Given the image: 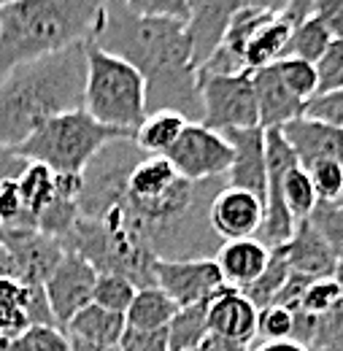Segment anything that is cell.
<instances>
[{
	"instance_id": "obj_1",
	"label": "cell",
	"mask_w": 343,
	"mask_h": 351,
	"mask_svg": "<svg viewBox=\"0 0 343 351\" xmlns=\"http://www.w3.org/2000/svg\"><path fill=\"white\" fill-rule=\"evenodd\" d=\"M224 186L187 181L168 157L143 154L132 138L106 143L82 173L79 211L92 217L117 206L157 260L214 257L222 241L211 232L209 206Z\"/></svg>"
},
{
	"instance_id": "obj_2",
	"label": "cell",
	"mask_w": 343,
	"mask_h": 351,
	"mask_svg": "<svg viewBox=\"0 0 343 351\" xmlns=\"http://www.w3.org/2000/svg\"><path fill=\"white\" fill-rule=\"evenodd\" d=\"M89 44L122 57L143 76L149 114L176 111L189 122L203 119L187 22L138 16L125 3H106L100 30Z\"/></svg>"
},
{
	"instance_id": "obj_3",
	"label": "cell",
	"mask_w": 343,
	"mask_h": 351,
	"mask_svg": "<svg viewBox=\"0 0 343 351\" xmlns=\"http://www.w3.org/2000/svg\"><path fill=\"white\" fill-rule=\"evenodd\" d=\"M86 44L14 68L0 82V152L27 141L43 122L82 111Z\"/></svg>"
},
{
	"instance_id": "obj_4",
	"label": "cell",
	"mask_w": 343,
	"mask_h": 351,
	"mask_svg": "<svg viewBox=\"0 0 343 351\" xmlns=\"http://www.w3.org/2000/svg\"><path fill=\"white\" fill-rule=\"evenodd\" d=\"M106 3L97 0H11L0 3V82L19 65L89 44Z\"/></svg>"
},
{
	"instance_id": "obj_5",
	"label": "cell",
	"mask_w": 343,
	"mask_h": 351,
	"mask_svg": "<svg viewBox=\"0 0 343 351\" xmlns=\"http://www.w3.org/2000/svg\"><path fill=\"white\" fill-rule=\"evenodd\" d=\"M84 111L97 125L132 138L149 117L143 76L122 57L86 44Z\"/></svg>"
},
{
	"instance_id": "obj_6",
	"label": "cell",
	"mask_w": 343,
	"mask_h": 351,
	"mask_svg": "<svg viewBox=\"0 0 343 351\" xmlns=\"http://www.w3.org/2000/svg\"><path fill=\"white\" fill-rule=\"evenodd\" d=\"M122 138L130 135L97 125L82 108L43 122L27 141L8 149L5 154L22 162H41L60 176H82L106 143Z\"/></svg>"
},
{
	"instance_id": "obj_7",
	"label": "cell",
	"mask_w": 343,
	"mask_h": 351,
	"mask_svg": "<svg viewBox=\"0 0 343 351\" xmlns=\"http://www.w3.org/2000/svg\"><path fill=\"white\" fill-rule=\"evenodd\" d=\"M198 87L203 106V128L214 132L259 128L252 71L230 76H198Z\"/></svg>"
},
{
	"instance_id": "obj_8",
	"label": "cell",
	"mask_w": 343,
	"mask_h": 351,
	"mask_svg": "<svg viewBox=\"0 0 343 351\" xmlns=\"http://www.w3.org/2000/svg\"><path fill=\"white\" fill-rule=\"evenodd\" d=\"M165 157L187 181L203 184L230 173L233 146L222 132L209 130L200 122H189Z\"/></svg>"
},
{
	"instance_id": "obj_9",
	"label": "cell",
	"mask_w": 343,
	"mask_h": 351,
	"mask_svg": "<svg viewBox=\"0 0 343 351\" xmlns=\"http://www.w3.org/2000/svg\"><path fill=\"white\" fill-rule=\"evenodd\" d=\"M154 287H160L178 308L209 303L224 284L214 257L198 260H157Z\"/></svg>"
},
{
	"instance_id": "obj_10",
	"label": "cell",
	"mask_w": 343,
	"mask_h": 351,
	"mask_svg": "<svg viewBox=\"0 0 343 351\" xmlns=\"http://www.w3.org/2000/svg\"><path fill=\"white\" fill-rule=\"evenodd\" d=\"M95 284H97V270L84 257L65 252L62 263L54 267V273L43 284V292H46L57 327L65 330L68 322L92 303Z\"/></svg>"
},
{
	"instance_id": "obj_11",
	"label": "cell",
	"mask_w": 343,
	"mask_h": 351,
	"mask_svg": "<svg viewBox=\"0 0 343 351\" xmlns=\"http://www.w3.org/2000/svg\"><path fill=\"white\" fill-rule=\"evenodd\" d=\"M0 243L8 249L16 281L25 287H43L65 257L62 243L43 235L41 230H0Z\"/></svg>"
},
{
	"instance_id": "obj_12",
	"label": "cell",
	"mask_w": 343,
	"mask_h": 351,
	"mask_svg": "<svg viewBox=\"0 0 343 351\" xmlns=\"http://www.w3.org/2000/svg\"><path fill=\"white\" fill-rule=\"evenodd\" d=\"M265 219V203L257 195L235 189V186H222L214 195L209 206V224L211 232L222 243L227 241H246L255 238L262 230Z\"/></svg>"
},
{
	"instance_id": "obj_13",
	"label": "cell",
	"mask_w": 343,
	"mask_h": 351,
	"mask_svg": "<svg viewBox=\"0 0 343 351\" xmlns=\"http://www.w3.org/2000/svg\"><path fill=\"white\" fill-rule=\"evenodd\" d=\"M257 316L255 303L233 287H222L209 300V330L216 338L238 343L244 349H255L257 343Z\"/></svg>"
},
{
	"instance_id": "obj_14",
	"label": "cell",
	"mask_w": 343,
	"mask_h": 351,
	"mask_svg": "<svg viewBox=\"0 0 343 351\" xmlns=\"http://www.w3.org/2000/svg\"><path fill=\"white\" fill-rule=\"evenodd\" d=\"M233 146V165L224 176L227 186L244 189L257 195L265 203V186H268V160H265V130H230L222 132Z\"/></svg>"
},
{
	"instance_id": "obj_15",
	"label": "cell",
	"mask_w": 343,
	"mask_h": 351,
	"mask_svg": "<svg viewBox=\"0 0 343 351\" xmlns=\"http://www.w3.org/2000/svg\"><path fill=\"white\" fill-rule=\"evenodd\" d=\"M238 8H241V3H227V0H214V3L192 0L187 33H189V49H192V68L198 73L222 46L227 25Z\"/></svg>"
},
{
	"instance_id": "obj_16",
	"label": "cell",
	"mask_w": 343,
	"mask_h": 351,
	"mask_svg": "<svg viewBox=\"0 0 343 351\" xmlns=\"http://www.w3.org/2000/svg\"><path fill=\"white\" fill-rule=\"evenodd\" d=\"M284 141L295 152L300 168H311L316 162L333 160L343 165V130L316 122L311 117H300L281 128Z\"/></svg>"
},
{
	"instance_id": "obj_17",
	"label": "cell",
	"mask_w": 343,
	"mask_h": 351,
	"mask_svg": "<svg viewBox=\"0 0 343 351\" xmlns=\"http://www.w3.org/2000/svg\"><path fill=\"white\" fill-rule=\"evenodd\" d=\"M252 84H255V97H257L259 130H281L284 125L305 117L308 103H303L300 97H295L284 87L273 65L262 71H252Z\"/></svg>"
},
{
	"instance_id": "obj_18",
	"label": "cell",
	"mask_w": 343,
	"mask_h": 351,
	"mask_svg": "<svg viewBox=\"0 0 343 351\" xmlns=\"http://www.w3.org/2000/svg\"><path fill=\"white\" fill-rule=\"evenodd\" d=\"M270 260V249L265 243H259L257 238H246V241H227L219 246L214 254V263L219 265V273L224 278L227 287L233 289H246L265 273Z\"/></svg>"
},
{
	"instance_id": "obj_19",
	"label": "cell",
	"mask_w": 343,
	"mask_h": 351,
	"mask_svg": "<svg viewBox=\"0 0 343 351\" xmlns=\"http://www.w3.org/2000/svg\"><path fill=\"white\" fill-rule=\"evenodd\" d=\"M284 257H287V265L292 273L305 276L311 281L333 278L335 267H338V260L333 257V252L327 249V243L322 241V235L314 230V224L308 219L298 221L295 235L284 246Z\"/></svg>"
},
{
	"instance_id": "obj_20",
	"label": "cell",
	"mask_w": 343,
	"mask_h": 351,
	"mask_svg": "<svg viewBox=\"0 0 343 351\" xmlns=\"http://www.w3.org/2000/svg\"><path fill=\"white\" fill-rule=\"evenodd\" d=\"M125 327H128V322H125L122 313H111V311H106V308L89 303L84 311H79V313L68 322L65 332H68L71 338L86 341V343L119 349V341H122V335H125Z\"/></svg>"
},
{
	"instance_id": "obj_21",
	"label": "cell",
	"mask_w": 343,
	"mask_h": 351,
	"mask_svg": "<svg viewBox=\"0 0 343 351\" xmlns=\"http://www.w3.org/2000/svg\"><path fill=\"white\" fill-rule=\"evenodd\" d=\"M16 186H19L27 227L38 230L41 214L57 197V173L51 168L41 165V162H27L16 176Z\"/></svg>"
},
{
	"instance_id": "obj_22",
	"label": "cell",
	"mask_w": 343,
	"mask_h": 351,
	"mask_svg": "<svg viewBox=\"0 0 343 351\" xmlns=\"http://www.w3.org/2000/svg\"><path fill=\"white\" fill-rule=\"evenodd\" d=\"M187 125H189V119H184L176 111H157V114H149L143 119V125L135 130L132 141L143 154L165 157Z\"/></svg>"
},
{
	"instance_id": "obj_23",
	"label": "cell",
	"mask_w": 343,
	"mask_h": 351,
	"mask_svg": "<svg viewBox=\"0 0 343 351\" xmlns=\"http://www.w3.org/2000/svg\"><path fill=\"white\" fill-rule=\"evenodd\" d=\"M176 313H178V306L160 287H143L135 292L132 306L125 313V322L135 330H165Z\"/></svg>"
},
{
	"instance_id": "obj_24",
	"label": "cell",
	"mask_w": 343,
	"mask_h": 351,
	"mask_svg": "<svg viewBox=\"0 0 343 351\" xmlns=\"http://www.w3.org/2000/svg\"><path fill=\"white\" fill-rule=\"evenodd\" d=\"M209 335H211V330H209V303L178 308V313L168 324V349L192 351L198 349Z\"/></svg>"
},
{
	"instance_id": "obj_25",
	"label": "cell",
	"mask_w": 343,
	"mask_h": 351,
	"mask_svg": "<svg viewBox=\"0 0 343 351\" xmlns=\"http://www.w3.org/2000/svg\"><path fill=\"white\" fill-rule=\"evenodd\" d=\"M27 327V287L16 278H0V338L11 343Z\"/></svg>"
},
{
	"instance_id": "obj_26",
	"label": "cell",
	"mask_w": 343,
	"mask_h": 351,
	"mask_svg": "<svg viewBox=\"0 0 343 351\" xmlns=\"http://www.w3.org/2000/svg\"><path fill=\"white\" fill-rule=\"evenodd\" d=\"M330 44H333L330 33H327V30H324V25L319 22V16H316V14H311L305 22H300V25L292 30L287 57L316 65V62L322 60V54L327 51V46Z\"/></svg>"
},
{
	"instance_id": "obj_27",
	"label": "cell",
	"mask_w": 343,
	"mask_h": 351,
	"mask_svg": "<svg viewBox=\"0 0 343 351\" xmlns=\"http://www.w3.org/2000/svg\"><path fill=\"white\" fill-rule=\"evenodd\" d=\"M289 273H292V270H289L287 257H284V246H281V249H273V252H270V260H268V267H265V273L259 276L252 287H246V289H244V295L255 303L257 311H262V308H268L273 300H276V295H279V292H281V287L287 284Z\"/></svg>"
},
{
	"instance_id": "obj_28",
	"label": "cell",
	"mask_w": 343,
	"mask_h": 351,
	"mask_svg": "<svg viewBox=\"0 0 343 351\" xmlns=\"http://www.w3.org/2000/svg\"><path fill=\"white\" fill-rule=\"evenodd\" d=\"M316 203H319V197L311 184V176L305 173L300 165L289 168L284 176V206L289 208L292 219L305 221L311 217V211L316 208Z\"/></svg>"
},
{
	"instance_id": "obj_29",
	"label": "cell",
	"mask_w": 343,
	"mask_h": 351,
	"mask_svg": "<svg viewBox=\"0 0 343 351\" xmlns=\"http://www.w3.org/2000/svg\"><path fill=\"white\" fill-rule=\"evenodd\" d=\"M138 287L125 278V276H114V273H103L97 276V284H95V292H92V303L111 313H128V308L132 306V298H135Z\"/></svg>"
},
{
	"instance_id": "obj_30",
	"label": "cell",
	"mask_w": 343,
	"mask_h": 351,
	"mask_svg": "<svg viewBox=\"0 0 343 351\" xmlns=\"http://www.w3.org/2000/svg\"><path fill=\"white\" fill-rule=\"evenodd\" d=\"M308 221L314 224V230L322 235V241L327 243V249L333 252V257L343 265V206L338 203H316V208L311 211Z\"/></svg>"
},
{
	"instance_id": "obj_31",
	"label": "cell",
	"mask_w": 343,
	"mask_h": 351,
	"mask_svg": "<svg viewBox=\"0 0 343 351\" xmlns=\"http://www.w3.org/2000/svg\"><path fill=\"white\" fill-rule=\"evenodd\" d=\"M273 68H276L279 79L284 82V87L289 89L295 97H300L303 103H308L311 97H316L319 82H316V68H314L311 62L284 57V60H279Z\"/></svg>"
},
{
	"instance_id": "obj_32",
	"label": "cell",
	"mask_w": 343,
	"mask_h": 351,
	"mask_svg": "<svg viewBox=\"0 0 343 351\" xmlns=\"http://www.w3.org/2000/svg\"><path fill=\"white\" fill-rule=\"evenodd\" d=\"M8 351H71V341L62 327L33 324L8 343Z\"/></svg>"
},
{
	"instance_id": "obj_33",
	"label": "cell",
	"mask_w": 343,
	"mask_h": 351,
	"mask_svg": "<svg viewBox=\"0 0 343 351\" xmlns=\"http://www.w3.org/2000/svg\"><path fill=\"white\" fill-rule=\"evenodd\" d=\"M343 346V300L316 316L308 351H333Z\"/></svg>"
},
{
	"instance_id": "obj_34",
	"label": "cell",
	"mask_w": 343,
	"mask_h": 351,
	"mask_svg": "<svg viewBox=\"0 0 343 351\" xmlns=\"http://www.w3.org/2000/svg\"><path fill=\"white\" fill-rule=\"evenodd\" d=\"M303 171L311 176V184H314L316 197H319L322 203H338L343 197V165L341 162L324 160V162H316V165L303 168Z\"/></svg>"
},
{
	"instance_id": "obj_35",
	"label": "cell",
	"mask_w": 343,
	"mask_h": 351,
	"mask_svg": "<svg viewBox=\"0 0 343 351\" xmlns=\"http://www.w3.org/2000/svg\"><path fill=\"white\" fill-rule=\"evenodd\" d=\"M292 338V311L281 306H268L257 316L259 343H281Z\"/></svg>"
},
{
	"instance_id": "obj_36",
	"label": "cell",
	"mask_w": 343,
	"mask_h": 351,
	"mask_svg": "<svg viewBox=\"0 0 343 351\" xmlns=\"http://www.w3.org/2000/svg\"><path fill=\"white\" fill-rule=\"evenodd\" d=\"M314 68H316V82H319L316 95H330V92L343 89V38L327 46V51Z\"/></svg>"
},
{
	"instance_id": "obj_37",
	"label": "cell",
	"mask_w": 343,
	"mask_h": 351,
	"mask_svg": "<svg viewBox=\"0 0 343 351\" xmlns=\"http://www.w3.org/2000/svg\"><path fill=\"white\" fill-rule=\"evenodd\" d=\"M125 5L138 16L176 19V22H189L192 14V0H128Z\"/></svg>"
},
{
	"instance_id": "obj_38",
	"label": "cell",
	"mask_w": 343,
	"mask_h": 351,
	"mask_svg": "<svg viewBox=\"0 0 343 351\" xmlns=\"http://www.w3.org/2000/svg\"><path fill=\"white\" fill-rule=\"evenodd\" d=\"M341 300L343 298H341L338 284H335V278H319V281H311V284H308V289H305V295H303L300 311L319 316V313L330 311V308L335 306V303H341Z\"/></svg>"
},
{
	"instance_id": "obj_39",
	"label": "cell",
	"mask_w": 343,
	"mask_h": 351,
	"mask_svg": "<svg viewBox=\"0 0 343 351\" xmlns=\"http://www.w3.org/2000/svg\"><path fill=\"white\" fill-rule=\"evenodd\" d=\"M305 117L343 130V89L330 92V95H316V97H311L308 106H305Z\"/></svg>"
},
{
	"instance_id": "obj_40",
	"label": "cell",
	"mask_w": 343,
	"mask_h": 351,
	"mask_svg": "<svg viewBox=\"0 0 343 351\" xmlns=\"http://www.w3.org/2000/svg\"><path fill=\"white\" fill-rule=\"evenodd\" d=\"M119 351H171L168 349V327L165 330H135L125 327Z\"/></svg>"
},
{
	"instance_id": "obj_41",
	"label": "cell",
	"mask_w": 343,
	"mask_h": 351,
	"mask_svg": "<svg viewBox=\"0 0 343 351\" xmlns=\"http://www.w3.org/2000/svg\"><path fill=\"white\" fill-rule=\"evenodd\" d=\"M314 14L319 16V22L324 25V30L330 33L333 41L343 38V0H316L314 3Z\"/></svg>"
},
{
	"instance_id": "obj_42",
	"label": "cell",
	"mask_w": 343,
	"mask_h": 351,
	"mask_svg": "<svg viewBox=\"0 0 343 351\" xmlns=\"http://www.w3.org/2000/svg\"><path fill=\"white\" fill-rule=\"evenodd\" d=\"M308 284H311V278L298 276V273H289L287 284L281 287V292L276 295V300H273L270 306H281V308H287V311H292V313H295V311H300L303 295H305Z\"/></svg>"
},
{
	"instance_id": "obj_43",
	"label": "cell",
	"mask_w": 343,
	"mask_h": 351,
	"mask_svg": "<svg viewBox=\"0 0 343 351\" xmlns=\"http://www.w3.org/2000/svg\"><path fill=\"white\" fill-rule=\"evenodd\" d=\"M192 351H249V349H244V346H238V343H230V341H224V338L209 335L198 349H192Z\"/></svg>"
},
{
	"instance_id": "obj_44",
	"label": "cell",
	"mask_w": 343,
	"mask_h": 351,
	"mask_svg": "<svg viewBox=\"0 0 343 351\" xmlns=\"http://www.w3.org/2000/svg\"><path fill=\"white\" fill-rule=\"evenodd\" d=\"M0 278H16V267H14V260L8 254V249L0 243Z\"/></svg>"
},
{
	"instance_id": "obj_45",
	"label": "cell",
	"mask_w": 343,
	"mask_h": 351,
	"mask_svg": "<svg viewBox=\"0 0 343 351\" xmlns=\"http://www.w3.org/2000/svg\"><path fill=\"white\" fill-rule=\"evenodd\" d=\"M252 351H308V349L298 346L295 341H281V343H257Z\"/></svg>"
},
{
	"instance_id": "obj_46",
	"label": "cell",
	"mask_w": 343,
	"mask_h": 351,
	"mask_svg": "<svg viewBox=\"0 0 343 351\" xmlns=\"http://www.w3.org/2000/svg\"><path fill=\"white\" fill-rule=\"evenodd\" d=\"M71 351H119V349H108V346H97V343H86V341H79V338H71Z\"/></svg>"
},
{
	"instance_id": "obj_47",
	"label": "cell",
	"mask_w": 343,
	"mask_h": 351,
	"mask_svg": "<svg viewBox=\"0 0 343 351\" xmlns=\"http://www.w3.org/2000/svg\"><path fill=\"white\" fill-rule=\"evenodd\" d=\"M333 278H335V284H338L341 298H343V265H338V267H335V276H333Z\"/></svg>"
},
{
	"instance_id": "obj_48",
	"label": "cell",
	"mask_w": 343,
	"mask_h": 351,
	"mask_svg": "<svg viewBox=\"0 0 343 351\" xmlns=\"http://www.w3.org/2000/svg\"><path fill=\"white\" fill-rule=\"evenodd\" d=\"M0 351H8V341L5 338H0Z\"/></svg>"
},
{
	"instance_id": "obj_49",
	"label": "cell",
	"mask_w": 343,
	"mask_h": 351,
	"mask_svg": "<svg viewBox=\"0 0 343 351\" xmlns=\"http://www.w3.org/2000/svg\"><path fill=\"white\" fill-rule=\"evenodd\" d=\"M338 206H343V197H341V200H338Z\"/></svg>"
}]
</instances>
